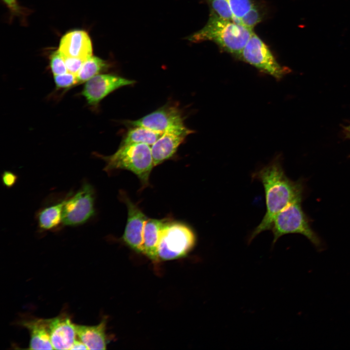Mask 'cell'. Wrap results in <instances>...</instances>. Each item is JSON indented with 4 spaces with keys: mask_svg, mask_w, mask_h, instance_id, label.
<instances>
[{
    "mask_svg": "<svg viewBox=\"0 0 350 350\" xmlns=\"http://www.w3.org/2000/svg\"><path fill=\"white\" fill-rule=\"evenodd\" d=\"M94 203V188L85 182L74 194H68L63 210V225L75 227L88 222L95 214Z\"/></svg>",
    "mask_w": 350,
    "mask_h": 350,
    "instance_id": "8992f818",
    "label": "cell"
},
{
    "mask_svg": "<svg viewBox=\"0 0 350 350\" xmlns=\"http://www.w3.org/2000/svg\"><path fill=\"white\" fill-rule=\"evenodd\" d=\"M196 241L193 230L187 225L169 219L162 230L158 247L159 260L169 261L186 256Z\"/></svg>",
    "mask_w": 350,
    "mask_h": 350,
    "instance_id": "277c9868",
    "label": "cell"
},
{
    "mask_svg": "<svg viewBox=\"0 0 350 350\" xmlns=\"http://www.w3.org/2000/svg\"><path fill=\"white\" fill-rule=\"evenodd\" d=\"M56 87L59 88H70L78 83L77 75L70 72L54 75Z\"/></svg>",
    "mask_w": 350,
    "mask_h": 350,
    "instance_id": "603a6c76",
    "label": "cell"
},
{
    "mask_svg": "<svg viewBox=\"0 0 350 350\" xmlns=\"http://www.w3.org/2000/svg\"><path fill=\"white\" fill-rule=\"evenodd\" d=\"M162 134L140 126H132L125 135L120 146L134 143L152 146Z\"/></svg>",
    "mask_w": 350,
    "mask_h": 350,
    "instance_id": "ac0fdd59",
    "label": "cell"
},
{
    "mask_svg": "<svg viewBox=\"0 0 350 350\" xmlns=\"http://www.w3.org/2000/svg\"><path fill=\"white\" fill-rule=\"evenodd\" d=\"M1 181L5 187L8 188L12 187L17 182L18 176L10 171H4L1 174Z\"/></svg>",
    "mask_w": 350,
    "mask_h": 350,
    "instance_id": "484cf974",
    "label": "cell"
},
{
    "mask_svg": "<svg viewBox=\"0 0 350 350\" xmlns=\"http://www.w3.org/2000/svg\"><path fill=\"white\" fill-rule=\"evenodd\" d=\"M50 67L54 75L68 72L64 57L59 50L53 52L51 55Z\"/></svg>",
    "mask_w": 350,
    "mask_h": 350,
    "instance_id": "7402d4cb",
    "label": "cell"
},
{
    "mask_svg": "<svg viewBox=\"0 0 350 350\" xmlns=\"http://www.w3.org/2000/svg\"><path fill=\"white\" fill-rule=\"evenodd\" d=\"M121 196L127 209V219L122 240L131 249L143 254V229L148 218L124 192H121Z\"/></svg>",
    "mask_w": 350,
    "mask_h": 350,
    "instance_id": "ba28073f",
    "label": "cell"
},
{
    "mask_svg": "<svg viewBox=\"0 0 350 350\" xmlns=\"http://www.w3.org/2000/svg\"><path fill=\"white\" fill-rule=\"evenodd\" d=\"M193 133L184 124L173 127L164 132L151 146L154 166L171 158L186 137Z\"/></svg>",
    "mask_w": 350,
    "mask_h": 350,
    "instance_id": "30bf717a",
    "label": "cell"
},
{
    "mask_svg": "<svg viewBox=\"0 0 350 350\" xmlns=\"http://www.w3.org/2000/svg\"><path fill=\"white\" fill-rule=\"evenodd\" d=\"M300 202L297 201L289 205L274 217L271 229L273 234V244L283 235L299 233L306 236L316 246L320 245L319 239L309 225Z\"/></svg>",
    "mask_w": 350,
    "mask_h": 350,
    "instance_id": "5b68a950",
    "label": "cell"
},
{
    "mask_svg": "<svg viewBox=\"0 0 350 350\" xmlns=\"http://www.w3.org/2000/svg\"><path fill=\"white\" fill-rule=\"evenodd\" d=\"M135 83L134 80L115 74H99L87 81L82 94L89 105L95 106L113 91Z\"/></svg>",
    "mask_w": 350,
    "mask_h": 350,
    "instance_id": "9c48e42d",
    "label": "cell"
},
{
    "mask_svg": "<svg viewBox=\"0 0 350 350\" xmlns=\"http://www.w3.org/2000/svg\"><path fill=\"white\" fill-rule=\"evenodd\" d=\"M169 219L148 218L143 233V254L154 262L159 260L158 247L160 234Z\"/></svg>",
    "mask_w": 350,
    "mask_h": 350,
    "instance_id": "9a60e30c",
    "label": "cell"
},
{
    "mask_svg": "<svg viewBox=\"0 0 350 350\" xmlns=\"http://www.w3.org/2000/svg\"><path fill=\"white\" fill-rule=\"evenodd\" d=\"M347 132L349 136H350V125L346 128Z\"/></svg>",
    "mask_w": 350,
    "mask_h": 350,
    "instance_id": "f1b7e54d",
    "label": "cell"
},
{
    "mask_svg": "<svg viewBox=\"0 0 350 350\" xmlns=\"http://www.w3.org/2000/svg\"><path fill=\"white\" fill-rule=\"evenodd\" d=\"M98 157L105 161V172L126 170L138 177L143 187L148 185L150 174L155 167L151 146L142 143L122 145L110 156L98 155Z\"/></svg>",
    "mask_w": 350,
    "mask_h": 350,
    "instance_id": "3957f363",
    "label": "cell"
},
{
    "mask_svg": "<svg viewBox=\"0 0 350 350\" xmlns=\"http://www.w3.org/2000/svg\"><path fill=\"white\" fill-rule=\"evenodd\" d=\"M253 177L263 186L266 210L260 224L252 232L250 242L262 232L271 230L276 214L289 205L301 201L302 195L301 186L286 177L278 159L261 168Z\"/></svg>",
    "mask_w": 350,
    "mask_h": 350,
    "instance_id": "6da1fadb",
    "label": "cell"
},
{
    "mask_svg": "<svg viewBox=\"0 0 350 350\" xmlns=\"http://www.w3.org/2000/svg\"><path fill=\"white\" fill-rule=\"evenodd\" d=\"M127 123L131 126H140L160 133L173 127L184 124L181 110L171 105H165L137 120L128 121Z\"/></svg>",
    "mask_w": 350,
    "mask_h": 350,
    "instance_id": "8fae6325",
    "label": "cell"
},
{
    "mask_svg": "<svg viewBox=\"0 0 350 350\" xmlns=\"http://www.w3.org/2000/svg\"><path fill=\"white\" fill-rule=\"evenodd\" d=\"M58 50L64 57L84 60L92 54L91 42L88 34L80 30L73 31L64 35L60 41Z\"/></svg>",
    "mask_w": 350,
    "mask_h": 350,
    "instance_id": "4fadbf2b",
    "label": "cell"
},
{
    "mask_svg": "<svg viewBox=\"0 0 350 350\" xmlns=\"http://www.w3.org/2000/svg\"><path fill=\"white\" fill-rule=\"evenodd\" d=\"M106 325L105 319L94 326L75 324L77 336L88 350H105L107 343Z\"/></svg>",
    "mask_w": 350,
    "mask_h": 350,
    "instance_id": "2e32d148",
    "label": "cell"
},
{
    "mask_svg": "<svg viewBox=\"0 0 350 350\" xmlns=\"http://www.w3.org/2000/svg\"><path fill=\"white\" fill-rule=\"evenodd\" d=\"M108 66V63L102 59L91 56L85 61L77 74L78 83L87 82L104 71Z\"/></svg>",
    "mask_w": 350,
    "mask_h": 350,
    "instance_id": "d6986e66",
    "label": "cell"
},
{
    "mask_svg": "<svg viewBox=\"0 0 350 350\" xmlns=\"http://www.w3.org/2000/svg\"><path fill=\"white\" fill-rule=\"evenodd\" d=\"M3 1L7 4V5L12 9H16L17 8V4L16 0H3Z\"/></svg>",
    "mask_w": 350,
    "mask_h": 350,
    "instance_id": "83f0119b",
    "label": "cell"
},
{
    "mask_svg": "<svg viewBox=\"0 0 350 350\" xmlns=\"http://www.w3.org/2000/svg\"><path fill=\"white\" fill-rule=\"evenodd\" d=\"M68 194L64 199L47 205L39 210L36 214V219L40 230L55 231L63 225V210Z\"/></svg>",
    "mask_w": 350,
    "mask_h": 350,
    "instance_id": "e0dca14e",
    "label": "cell"
},
{
    "mask_svg": "<svg viewBox=\"0 0 350 350\" xmlns=\"http://www.w3.org/2000/svg\"><path fill=\"white\" fill-rule=\"evenodd\" d=\"M261 20V14L258 8L255 5L241 19L240 24L251 29Z\"/></svg>",
    "mask_w": 350,
    "mask_h": 350,
    "instance_id": "cb8c5ba5",
    "label": "cell"
},
{
    "mask_svg": "<svg viewBox=\"0 0 350 350\" xmlns=\"http://www.w3.org/2000/svg\"><path fill=\"white\" fill-rule=\"evenodd\" d=\"M21 324L29 331V349L53 350L47 319L32 318L23 320Z\"/></svg>",
    "mask_w": 350,
    "mask_h": 350,
    "instance_id": "5bb4252c",
    "label": "cell"
},
{
    "mask_svg": "<svg viewBox=\"0 0 350 350\" xmlns=\"http://www.w3.org/2000/svg\"><path fill=\"white\" fill-rule=\"evenodd\" d=\"M239 58L277 79L290 71L288 68L278 63L267 46L254 32Z\"/></svg>",
    "mask_w": 350,
    "mask_h": 350,
    "instance_id": "52a82bcc",
    "label": "cell"
},
{
    "mask_svg": "<svg viewBox=\"0 0 350 350\" xmlns=\"http://www.w3.org/2000/svg\"><path fill=\"white\" fill-rule=\"evenodd\" d=\"M253 32L241 24L225 19L211 11L205 26L190 35L192 42L210 40L228 52L239 56Z\"/></svg>",
    "mask_w": 350,
    "mask_h": 350,
    "instance_id": "7a4b0ae2",
    "label": "cell"
},
{
    "mask_svg": "<svg viewBox=\"0 0 350 350\" xmlns=\"http://www.w3.org/2000/svg\"><path fill=\"white\" fill-rule=\"evenodd\" d=\"M64 57L68 72L77 75L85 60L77 58Z\"/></svg>",
    "mask_w": 350,
    "mask_h": 350,
    "instance_id": "d4e9b609",
    "label": "cell"
},
{
    "mask_svg": "<svg viewBox=\"0 0 350 350\" xmlns=\"http://www.w3.org/2000/svg\"><path fill=\"white\" fill-rule=\"evenodd\" d=\"M52 344L55 350H70L76 339L75 324L70 316L62 314L47 319Z\"/></svg>",
    "mask_w": 350,
    "mask_h": 350,
    "instance_id": "7c38bea8",
    "label": "cell"
},
{
    "mask_svg": "<svg viewBox=\"0 0 350 350\" xmlns=\"http://www.w3.org/2000/svg\"><path fill=\"white\" fill-rule=\"evenodd\" d=\"M212 11L220 17L234 21L233 15L227 0H206Z\"/></svg>",
    "mask_w": 350,
    "mask_h": 350,
    "instance_id": "44dd1931",
    "label": "cell"
},
{
    "mask_svg": "<svg viewBox=\"0 0 350 350\" xmlns=\"http://www.w3.org/2000/svg\"><path fill=\"white\" fill-rule=\"evenodd\" d=\"M70 350H88L86 345L80 340L76 339Z\"/></svg>",
    "mask_w": 350,
    "mask_h": 350,
    "instance_id": "4316f807",
    "label": "cell"
},
{
    "mask_svg": "<svg viewBox=\"0 0 350 350\" xmlns=\"http://www.w3.org/2000/svg\"><path fill=\"white\" fill-rule=\"evenodd\" d=\"M234 21L240 23L242 18L255 5L251 0H227Z\"/></svg>",
    "mask_w": 350,
    "mask_h": 350,
    "instance_id": "ffe728a7",
    "label": "cell"
}]
</instances>
